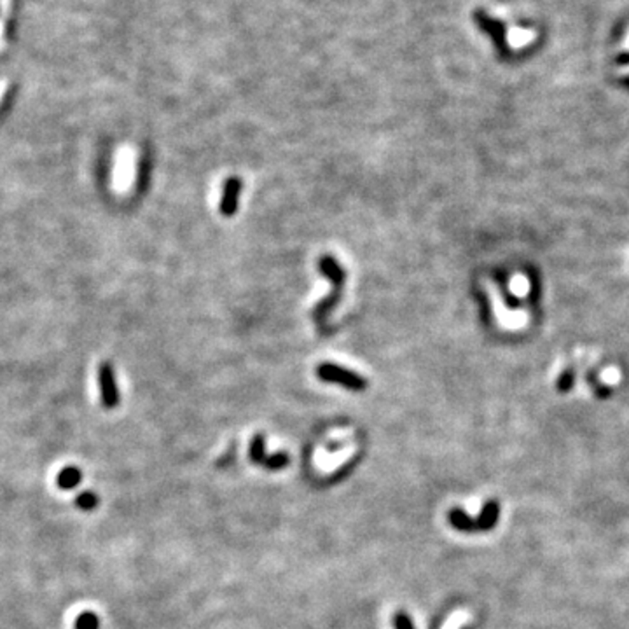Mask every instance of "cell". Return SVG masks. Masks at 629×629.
Masks as SVG:
<instances>
[{
    "label": "cell",
    "mask_w": 629,
    "mask_h": 629,
    "mask_svg": "<svg viewBox=\"0 0 629 629\" xmlns=\"http://www.w3.org/2000/svg\"><path fill=\"white\" fill-rule=\"evenodd\" d=\"M474 19L479 25V29L483 30L484 34L490 35L498 53L502 54V56H507V54H509V44H507L505 25H503L502 21H498V19L490 18L484 11H475Z\"/></svg>",
    "instance_id": "277c9868"
},
{
    "label": "cell",
    "mask_w": 629,
    "mask_h": 629,
    "mask_svg": "<svg viewBox=\"0 0 629 629\" xmlns=\"http://www.w3.org/2000/svg\"><path fill=\"white\" fill-rule=\"evenodd\" d=\"M81 479H83V474L77 467H65L64 471L58 474L56 484L60 490H74L76 486H79Z\"/></svg>",
    "instance_id": "ba28073f"
},
{
    "label": "cell",
    "mask_w": 629,
    "mask_h": 629,
    "mask_svg": "<svg viewBox=\"0 0 629 629\" xmlns=\"http://www.w3.org/2000/svg\"><path fill=\"white\" fill-rule=\"evenodd\" d=\"M250 458H252V462L263 465L266 468H271V471H278V468L287 467L288 462H291L288 455H285V453H278V455L273 456L266 455L263 436H256L252 439V443H250Z\"/></svg>",
    "instance_id": "8992f818"
},
{
    "label": "cell",
    "mask_w": 629,
    "mask_h": 629,
    "mask_svg": "<svg viewBox=\"0 0 629 629\" xmlns=\"http://www.w3.org/2000/svg\"><path fill=\"white\" fill-rule=\"evenodd\" d=\"M393 626H396V629H414L413 620L409 619L408 613L404 612L396 613V617H393Z\"/></svg>",
    "instance_id": "8fae6325"
},
{
    "label": "cell",
    "mask_w": 629,
    "mask_h": 629,
    "mask_svg": "<svg viewBox=\"0 0 629 629\" xmlns=\"http://www.w3.org/2000/svg\"><path fill=\"white\" fill-rule=\"evenodd\" d=\"M318 269H320V273H322V275H326L327 278H329L332 282V285H334V288H332L329 298L320 301L315 308L313 316H315L316 323H318V326H322V323L326 322L327 315L334 310V306L339 303V299H341V292H343V285H345L346 273H345V269L339 266L338 261L331 256L322 257V259L318 261Z\"/></svg>",
    "instance_id": "6da1fadb"
},
{
    "label": "cell",
    "mask_w": 629,
    "mask_h": 629,
    "mask_svg": "<svg viewBox=\"0 0 629 629\" xmlns=\"http://www.w3.org/2000/svg\"><path fill=\"white\" fill-rule=\"evenodd\" d=\"M316 376H318L322 381L338 383V385L345 386V388L355 390V392H361V390L367 388L366 378H362L361 374L353 373V371H348L341 366L331 364V362H326V364H320L316 367Z\"/></svg>",
    "instance_id": "3957f363"
},
{
    "label": "cell",
    "mask_w": 629,
    "mask_h": 629,
    "mask_svg": "<svg viewBox=\"0 0 629 629\" xmlns=\"http://www.w3.org/2000/svg\"><path fill=\"white\" fill-rule=\"evenodd\" d=\"M99 383L101 404L105 409H114L119 404V390H117L114 367L109 362H101L99 367Z\"/></svg>",
    "instance_id": "5b68a950"
},
{
    "label": "cell",
    "mask_w": 629,
    "mask_h": 629,
    "mask_svg": "<svg viewBox=\"0 0 629 629\" xmlns=\"http://www.w3.org/2000/svg\"><path fill=\"white\" fill-rule=\"evenodd\" d=\"M241 178L238 177H229L224 183V189H222V199H221V213L224 217H233L238 210V201H240V193H241Z\"/></svg>",
    "instance_id": "52a82bcc"
},
{
    "label": "cell",
    "mask_w": 629,
    "mask_h": 629,
    "mask_svg": "<svg viewBox=\"0 0 629 629\" xmlns=\"http://www.w3.org/2000/svg\"><path fill=\"white\" fill-rule=\"evenodd\" d=\"M100 619L95 612H83L76 619V629H99Z\"/></svg>",
    "instance_id": "9c48e42d"
},
{
    "label": "cell",
    "mask_w": 629,
    "mask_h": 629,
    "mask_svg": "<svg viewBox=\"0 0 629 629\" xmlns=\"http://www.w3.org/2000/svg\"><path fill=\"white\" fill-rule=\"evenodd\" d=\"M617 64H619V65H629V53L619 54V58H617Z\"/></svg>",
    "instance_id": "7c38bea8"
},
{
    "label": "cell",
    "mask_w": 629,
    "mask_h": 629,
    "mask_svg": "<svg viewBox=\"0 0 629 629\" xmlns=\"http://www.w3.org/2000/svg\"><path fill=\"white\" fill-rule=\"evenodd\" d=\"M498 514H500L498 503L495 502V500H491V502H486L483 513H480L478 518H471V515L465 514L463 510L453 509L451 513H449L448 519H449V523H451L453 528L471 533V531H480V530L493 528L498 521Z\"/></svg>",
    "instance_id": "7a4b0ae2"
},
{
    "label": "cell",
    "mask_w": 629,
    "mask_h": 629,
    "mask_svg": "<svg viewBox=\"0 0 629 629\" xmlns=\"http://www.w3.org/2000/svg\"><path fill=\"white\" fill-rule=\"evenodd\" d=\"M76 505L79 507L81 510H93L99 507V497H96L93 491H84V493H81L79 497L76 498Z\"/></svg>",
    "instance_id": "30bf717a"
}]
</instances>
